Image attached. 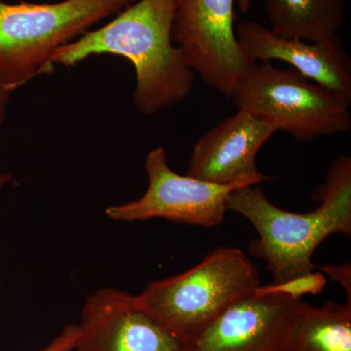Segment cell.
Listing matches in <instances>:
<instances>
[{"mask_svg": "<svg viewBox=\"0 0 351 351\" xmlns=\"http://www.w3.org/2000/svg\"><path fill=\"white\" fill-rule=\"evenodd\" d=\"M174 14V0H137L112 22L62 47L55 66L71 68L98 55L125 58L136 71L134 105L152 117L184 101L195 84V71L172 40Z\"/></svg>", "mask_w": 351, "mask_h": 351, "instance_id": "cell-1", "label": "cell"}, {"mask_svg": "<svg viewBox=\"0 0 351 351\" xmlns=\"http://www.w3.org/2000/svg\"><path fill=\"white\" fill-rule=\"evenodd\" d=\"M319 207L306 213L286 211L272 204L258 184L230 193L226 209L254 226L258 239L249 254L267 263L274 283L316 270L314 251L331 235L351 234V157L339 156L328 171L324 184L313 193Z\"/></svg>", "mask_w": 351, "mask_h": 351, "instance_id": "cell-2", "label": "cell"}, {"mask_svg": "<svg viewBox=\"0 0 351 351\" xmlns=\"http://www.w3.org/2000/svg\"><path fill=\"white\" fill-rule=\"evenodd\" d=\"M136 1L0 2V87L12 94L34 78L51 75L58 51Z\"/></svg>", "mask_w": 351, "mask_h": 351, "instance_id": "cell-3", "label": "cell"}, {"mask_svg": "<svg viewBox=\"0 0 351 351\" xmlns=\"http://www.w3.org/2000/svg\"><path fill=\"white\" fill-rule=\"evenodd\" d=\"M260 286L258 270L243 252L219 247L186 271L149 283L135 301L189 345L232 302Z\"/></svg>", "mask_w": 351, "mask_h": 351, "instance_id": "cell-4", "label": "cell"}, {"mask_svg": "<svg viewBox=\"0 0 351 351\" xmlns=\"http://www.w3.org/2000/svg\"><path fill=\"white\" fill-rule=\"evenodd\" d=\"M232 99L239 110L302 142L345 133L351 127L350 99L295 69L269 63L252 64Z\"/></svg>", "mask_w": 351, "mask_h": 351, "instance_id": "cell-5", "label": "cell"}, {"mask_svg": "<svg viewBox=\"0 0 351 351\" xmlns=\"http://www.w3.org/2000/svg\"><path fill=\"white\" fill-rule=\"evenodd\" d=\"M145 169L149 178L145 195L138 200L108 207L105 214L108 218L127 223L159 218L213 228L225 221L230 193L269 180L260 173L245 176L232 184H219L181 176L171 169L163 147L149 152Z\"/></svg>", "mask_w": 351, "mask_h": 351, "instance_id": "cell-6", "label": "cell"}, {"mask_svg": "<svg viewBox=\"0 0 351 351\" xmlns=\"http://www.w3.org/2000/svg\"><path fill=\"white\" fill-rule=\"evenodd\" d=\"M172 40L189 68L226 98L252 66L237 40L234 0H174Z\"/></svg>", "mask_w": 351, "mask_h": 351, "instance_id": "cell-7", "label": "cell"}, {"mask_svg": "<svg viewBox=\"0 0 351 351\" xmlns=\"http://www.w3.org/2000/svg\"><path fill=\"white\" fill-rule=\"evenodd\" d=\"M78 328L73 351H189L136 304L135 295L114 288L88 295Z\"/></svg>", "mask_w": 351, "mask_h": 351, "instance_id": "cell-8", "label": "cell"}, {"mask_svg": "<svg viewBox=\"0 0 351 351\" xmlns=\"http://www.w3.org/2000/svg\"><path fill=\"white\" fill-rule=\"evenodd\" d=\"M298 301L258 287L219 314L189 351H285Z\"/></svg>", "mask_w": 351, "mask_h": 351, "instance_id": "cell-9", "label": "cell"}, {"mask_svg": "<svg viewBox=\"0 0 351 351\" xmlns=\"http://www.w3.org/2000/svg\"><path fill=\"white\" fill-rule=\"evenodd\" d=\"M235 34L251 64L284 62L307 80L351 100V61L339 36L314 43L285 38L257 22L240 23Z\"/></svg>", "mask_w": 351, "mask_h": 351, "instance_id": "cell-10", "label": "cell"}, {"mask_svg": "<svg viewBox=\"0 0 351 351\" xmlns=\"http://www.w3.org/2000/svg\"><path fill=\"white\" fill-rule=\"evenodd\" d=\"M276 127L244 110L208 131L193 145L186 176L219 184H230L245 176L260 174L256 158Z\"/></svg>", "mask_w": 351, "mask_h": 351, "instance_id": "cell-11", "label": "cell"}, {"mask_svg": "<svg viewBox=\"0 0 351 351\" xmlns=\"http://www.w3.org/2000/svg\"><path fill=\"white\" fill-rule=\"evenodd\" d=\"M285 351H351V302L316 307L299 300Z\"/></svg>", "mask_w": 351, "mask_h": 351, "instance_id": "cell-12", "label": "cell"}, {"mask_svg": "<svg viewBox=\"0 0 351 351\" xmlns=\"http://www.w3.org/2000/svg\"><path fill=\"white\" fill-rule=\"evenodd\" d=\"M271 29L285 38L314 41L339 36L345 0H265Z\"/></svg>", "mask_w": 351, "mask_h": 351, "instance_id": "cell-13", "label": "cell"}, {"mask_svg": "<svg viewBox=\"0 0 351 351\" xmlns=\"http://www.w3.org/2000/svg\"><path fill=\"white\" fill-rule=\"evenodd\" d=\"M327 281L321 271L304 274L294 277L283 282L272 283L270 285L260 286V290L267 293H279L295 300H301L306 294L317 295L324 290Z\"/></svg>", "mask_w": 351, "mask_h": 351, "instance_id": "cell-14", "label": "cell"}, {"mask_svg": "<svg viewBox=\"0 0 351 351\" xmlns=\"http://www.w3.org/2000/svg\"><path fill=\"white\" fill-rule=\"evenodd\" d=\"M80 328L78 324H66L61 332L57 335L50 343L39 351H73L77 341Z\"/></svg>", "mask_w": 351, "mask_h": 351, "instance_id": "cell-15", "label": "cell"}, {"mask_svg": "<svg viewBox=\"0 0 351 351\" xmlns=\"http://www.w3.org/2000/svg\"><path fill=\"white\" fill-rule=\"evenodd\" d=\"M323 274H326L335 282L339 283L346 292L348 301L351 302V265L350 263L343 265H328L316 267Z\"/></svg>", "mask_w": 351, "mask_h": 351, "instance_id": "cell-16", "label": "cell"}, {"mask_svg": "<svg viewBox=\"0 0 351 351\" xmlns=\"http://www.w3.org/2000/svg\"><path fill=\"white\" fill-rule=\"evenodd\" d=\"M11 94L6 92L5 90L0 87V128L3 125L6 119L7 105H8L9 99Z\"/></svg>", "mask_w": 351, "mask_h": 351, "instance_id": "cell-17", "label": "cell"}, {"mask_svg": "<svg viewBox=\"0 0 351 351\" xmlns=\"http://www.w3.org/2000/svg\"><path fill=\"white\" fill-rule=\"evenodd\" d=\"M237 3H239V10L245 14L248 12L249 9H250L252 0H239Z\"/></svg>", "mask_w": 351, "mask_h": 351, "instance_id": "cell-18", "label": "cell"}, {"mask_svg": "<svg viewBox=\"0 0 351 351\" xmlns=\"http://www.w3.org/2000/svg\"><path fill=\"white\" fill-rule=\"evenodd\" d=\"M0 291H1V282H0Z\"/></svg>", "mask_w": 351, "mask_h": 351, "instance_id": "cell-19", "label": "cell"}]
</instances>
